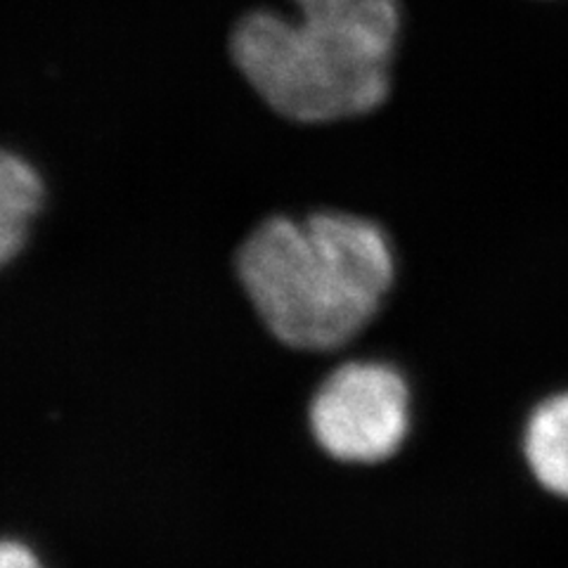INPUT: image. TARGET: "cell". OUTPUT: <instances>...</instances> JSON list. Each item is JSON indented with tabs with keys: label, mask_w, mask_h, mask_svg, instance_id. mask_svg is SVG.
Returning <instances> with one entry per match:
<instances>
[{
	"label": "cell",
	"mask_w": 568,
	"mask_h": 568,
	"mask_svg": "<svg viewBox=\"0 0 568 568\" xmlns=\"http://www.w3.org/2000/svg\"><path fill=\"white\" fill-rule=\"evenodd\" d=\"M235 277L275 342L325 353L377 317L396 284V254L382 225L358 211L273 213L240 242Z\"/></svg>",
	"instance_id": "6da1fadb"
},
{
	"label": "cell",
	"mask_w": 568,
	"mask_h": 568,
	"mask_svg": "<svg viewBox=\"0 0 568 568\" xmlns=\"http://www.w3.org/2000/svg\"><path fill=\"white\" fill-rule=\"evenodd\" d=\"M294 14L256 8L230 29L227 55L263 104L298 126L377 112L390 93L398 0H290Z\"/></svg>",
	"instance_id": "7a4b0ae2"
},
{
	"label": "cell",
	"mask_w": 568,
	"mask_h": 568,
	"mask_svg": "<svg viewBox=\"0 0 568 568\" xmlns=\"http://www.w3.org/2000/svg\"><path fill=\"white\" fill-rule=\"evenodd\" d=\"M308 426L329 457L377 465L398 453L410 429V388L388 363H342L311 396Z\"/></svg>",
	"instance_id": "3957f363"
},
{
	"label": "cell",
	"mask_w": 568,
	"mask_h": 568,
	"mask_svg": "<svg viewBox=\"0 0 568 568\" xmlns=\"http://www.w3.org/2000/svg\"><path fill=\"white\" fill-rule=\"evenodd\" d=\"M43 178L24 154L0 152V263L22 254L29 230L43 209Z\"/></svg>",
	"instance_id": "277c9868"
},
{
	"label": "cell",
	"mask_w": 568,
	"mask_h": 568,
	"mask_svg": "<svg viewBox=\"0 0 568 568\" xmlns=\"http://www.w3.org/2000/svg\"><path fill=\"white\" fill-rule=\"evenodd\" d=\"M524 450L538 481L568 497V394L538 405L526 426Z\"/></svg>",
	"instance_id": "5b68a950"
},
{
	"label": "cell",
	"mask_w": 568,
	"mask_h": 568,
	"mask_svg": "<svg viewBox=\"0 0 568 568\" xmlns=\"http://www.w3.org/2000/svg\"><path fill=\"white\" fill-rule=\"evenodd\" d=\"M0 568H43L39 557L20 540H6L0 547Z\"/></svg>",
	"instance_id": "8992f818"
}]
</instances>
